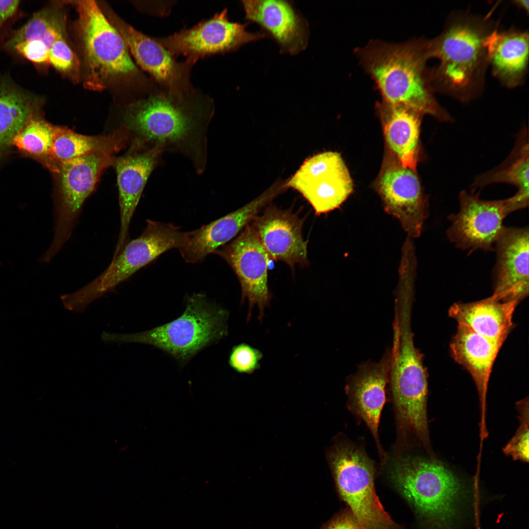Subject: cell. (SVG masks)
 Wrapping results in <instances>:
<instances>
[{
	"instance_id": "36",
	"label": "cell",
	"mask_w": 529,
	"mask_h": 529,
	"mask_svg": "<svg viewBox=\"0 0 529 529\" xmlns=\"http://www.w3.org/2000/svg\"><path fill=\"white\" fill-rule=\"evenodd\" d=\"M325 529H361L351 512L342 513L335 518Z\"/></svg>"
},
{
	"instance_id": "26",
	"label": "cell",
	"mask_w": 529,
	"mask_h": 529,
	"mask_svg": "<svg viewBox=\"0 0 529 529\" xmlns=\"http://www.w3.org/2000/svg\"><path fill=\"white\" fill-rule=\"evenodd\" d=\"M387 144L404 167L416 170L420 157L422 115L409 107L386 103L378 105Z\"/></svg>"
},
{
	"instance_id": "12",
	"label": "cell",
	"mask_w": 529,
	"mask_h": 529,
	"mask_svg": "<svg viewBox=\"0 0 529 529\" xmlns=\"http://www.w3.org/2000/svg\"><path fill=\"white\" fill-rule=\"evenodd\" d=\"M284 187L300 192L318 215L339 207L353 190L352 179L342 157L334 151L320 153L306 159Z\"/></svg>"
},
{
	"instance_id": "15",
	"label": "cell",
	"mask_w": 529,
	"mask_h": 529,
	"mask_svg": "<svg viewBox=\"0 0 529 529\" xmlns=\"http://www.w3.org/2000/svg\"><path fill=\"white\" fill-rule=\"evenodd\" d=\"M382 168L378 190L384 209L398 219L408 237L420 236L428 216V203L416 170L402 166L396 158Z\"/></svg>"
},
{
	"instance_id": "38",
	"label": "cell",
	"mask_w": 529,
	"mask_h": 529,
	"mask_svg": "<svg viewBox=\"0 0 529 529\" xmlns=\"http://www.w3.org/2000/svg\"><path fill=\"white\" fill-rule=\"evenodd\" d=\"M512 2L514 4V5H515L517 8H519L524 10L527 14H528V13H529V0H514V1H512Z\"/></svg>"
},
{
	"instance_id": "11",
	"label": "cell",
	"mask_w": 529,
	"mask_h": 529,
	"mask_svg": "<svg viewBox=\"0 0 529 529\" xmlns=\"http://www.w3.org/2000/svg\"><path fill=\"white\" fill-rule=\"evenodd\" d=\"M248 24L230 21L226 8L192 27L154 39L175 58L182 55L196 63L200 58L235 51L247 43L267 37L261 30H247Z\"/></svg>"
},
{
	"instance_id": "18",
	"label": "cell",
	"mask_w": 529,
	"mask_h": 529,
	"mask_svg": "<svg viewBox=\"0 0 529 529\" xmlns=\"http://www.w3.org/2000/svg\"><path fill=\"white\" fill-rule=\"evenodd\" d=\"M163 152L133 142L128 151L115 158L113 164L117 174L120 226L113 258L128 241L132 217L151 173L159 164Z\"/></svg>"
},
{
	"instance_id": "6",
	"label": "cell",
	"mask_w": 529,
	"mask_h": 529,
	"mask_svg": "<svg viewBox=\"0 0 529 529\" xmlns=\"http://www.w3.org/2000/svg\"><path fill=\"white\" fill-rule=\"evenodd\" d=\"M412 300L407 294L396 297L389 374L397 421L408 426L419 425L427 419V375L413 342Z\"/></svg>"
},
{
	"instance_id": "4",
	"label": "cell",
	"mask_w": 529,
	"mask_h": 529,
	"mask_svg": "<svg viewBox=\"0 0 529 529\" xmlns=\"http://www.w3.org/2000/svg\"><path fill=\"white\" fill-rule=\"evenodd\" d=\"M388 476L424 529H455L467 500L463 484L440 463L406 456L390 462Z\"/></svg>"
},
{
	"instance_id": "8",
	"label": "cell",
	"mask_w": 529,
	"mask_h": 529,
	"mask_svg": "<svg viewBox=\"0 0 529 529\" xmlns=\"http://www.w3.org/2000/svg\"><path fill=\"white\" fill-rule=\"evenodd\" d=\"M336 485L361 529H400L376 494L375 468L364 451L338 444L328 455Z\"/></svg>"
},
{
	"instance_id": "23",
	"label": "cell",
	"mask_w": 529,
	"mask_h": 529,
	"mask_svg": "<svg viewBox=\"0 0 529 529\" xmlns=\"http://www.w3.org/2000/svg\"><path fill=\"white\" fill-rule=\"evenodd\" d=\"M450 346L454 359L470 373L477 388L481 411L480 436L484 437L487 435L485 413L488 382L502 346L467 327L457 325Z\"/></svg>"
},
{
	"instance_id": "1",
	"label": "cell",
	"mask_w": 529,
	"mask_h": 529,
	"mask_svg": "<svg viewBox=\"0 0 529 529\" xmlns=\"http://www.w3.org/2000/svg\"><path fill=\"white\" fill-rule=\"evenodd\" d=\"M214 111L212 98L195 89L176 93L158 86L126 109L124 122L136 135L134 141L163 153H178L201 173L206 165L207 132Z\"/></svg>"
},
{
	"instance_id": "13",
	"label": "cell",
	"mask_w": 529,
	"mask_h": 529,
	"mask_svg": "<svg viewBox=\"0 0 529 529\" xmlns=\"http://www.w3.org/2000/svg\"><path fill=\"white\" fill-rule=\"evenodd\" d=\"M458 212L450 216L451 225L447 230L450 241L463 250H494L505 227L504 218L514 211L511 197L485 200L478 193H459Z\"/></svg>"
},
{
	"instance_id": "35",
	"label": "cell",
	"mask_w": 529,
	"mask_h": 529,
	"mask_svg": "<svg viewBox=\"0 0 529 529\" xmlns=\"http://www.w3.org/2000/svg\"><path fill=\"white\" fill-rule=\"evenodd\" d=\"M12 48L33 63H48L49 48L42 41L32 40L24 41L16 44Z\"/></svg>"
},
{
	"instance_id": "34",
	"label": "cell",
	"mask_w": 529,
	"mask_h": 529,
	"mask_svg": "<svg viewBox=\"0 0 529 529\" xmlns=\"http://www.w3.org/2000/svg\"><path fill=\"white\" fill-rule=\"evenodd\" d=\"M48 63L64 73L78 72V59L63 34L59 36L50 47Z\"/></svg>"
},
{
	"instance_id": "25",
	"label": "cell",
	"mask_w": 529,
	"mask_h": 529,
	"mask_svg": "<svg viewBox=\"0 0 529 529\" xmlns=\"http://www.w3.org/2000/svg\"><path fill=\"white\" fill-rule=\"evenodd\" d=\"M518 304L503 302L492 295L478 301L454 303L448 314L458 325L502 346L513 328V314Z\"/></svg>"
},
{
	"instance_id": "3",
	"label": "cell",
	"mask_w": 529,
	"mask_h": 529,
	"mask_svg": "<svg viewBox=\"0 0 529 529\" xmlns=\"http://www.w3.org/2000/svg\"><path fill=\"white\" fill-rule=\"evenodd\" d=\"M355 52L384 101L409 107L441 121L452 120L434 96L427 66L430 59L429 40L422 38L398 43L372 40Z\"/></svg>"
},
{
	"instance_id": "5",
	"label": "cell",
	"mask_w": 529,
	"mask_h": 529,
	"mask_svg": "<svg viewBox=\"0 0 529 529\" xmlns=\"http://www.w3.org/2000/svg\"><path fill=\"white\" fill-rule=\"evenodd\" d=\"M227 318L226 311L196 293L188 299L182 315L169 322L135 333L103 332L101 337L107 343L151 345L184 363L227 335Z\"/></svg>"
},
{
	"instance_id": "32",
	"label": "cell",
	"mask_w": 529,
	"mask_h": 529,
	"mask_svg": "<svg viewBox=\"0 0 529 529\" xmlns=\"http://www.w3.org/2000/svg\"><path fill=\"white\" fill-rule=\"evenodd\" d=\"M520 425L514 436L503 449L506 455L515 460L529 461V409L528 400L524 399L517 404Z\"/></svg>"
},
{
	"instance_id": "19",
	"label": "cell",
	"mask_w": 529,
	"mask_h": 529,
	"mask_svg": "<svg viewBox=\"0 0 529 529\" xmlns=\"http://www.w3.org/2000/svg\"><path fill=\"white\" fill-rule=\"evenodd\" d=\"M493 295L520 303L529 294V229L505 227L496 243Z\"/></svg>"
},
{
	"instance_id": "17",
	"label": "cell",
	"mask_w": 529,
	"mask_h": 529,
	"mask_svg": "<svg viewBox=\"0 0 529 529\" xmlns=\"http://www.w3.org/2000/svg\"><path fill=\"white\" fill-rule=\"evenodd\" d=\"M241 3L245 19L259 25L278 44L280 52L296 55L306 49L309 24L291 1L242 0Z\"/></svg>"
},
{
	"instance_id": "10",
	"label": "cell",
	"mask_w": 529,
	"mask_h": 529,
	"mask_svg": "<svg viewBox=\"0 0 529 529\" xmlns=\"http://www.w3.org/2000/svg\"><path fill=\"white\" fill-rule=\"evenodd\" d=\"M115 153L97 152L59 164L54 235L49 247L40 258L43 263L50 262L70 238L85 201L103 171L113 164Z\"/></svg>"
},
{
	"instance_id": "28",
	"label": "cell",
	"mask_w": 529,
	"mask_h": 529,
	"mask_svg": "<svg viewBox=\"0 0 529 529\" xmlns=\"http://www.w3.org/2000/svg\"><path fill=\"white\" fill-rule=\"evenodd\" d=\"M529 150L528 131L524 129L507 159L497 168L477 177L474 185L481 187L498 182L512 184L518 189L513 198L520 209L525 208L529 203Z\"/></svg>"
},
{
	"instance_id": "16",
	"label": "cell",
	"mask_w": 529,
	"mask_h": 529,
	"mask_svg": "<svg viewBox=\"0 0 529 529\" xmlns=\"http://www.w3.org/2000/svg\"><path fill=\"white\" fill-rule=\"evenodd\" d=\"M113 21V25L123 38L137 64L152 76L160 88L176 93L195 89L190 74L195 63L187 59L178 61L154 38L119 20Z\"/></svg>"
},
{
	"instance_id": "29",
	"label": "cell",
	"mask_w": 529,
	"mask_h": 529,
	"mask_svg": "<svg viewBox=\"0 0 529 529\" xmlns=\"http://www.w3.org/2000/svg\"><path fill=\"white\" fill-rule=\"evenodd\" d=\"M35 103L31 96L5 83H0V150L12 143L33 117Z\"/></svg>"
},
{
	"instance_id": "14",
	"label": "cell",
	"mask_w": 529,
	"mask_h": 529,
	"mask_svg": "<svg viewBox=\"0 0 529 529\" xmlns=\"http://www.w3.org/2000/svg\"><path fill=\"white\" fill-rule=\"evenodd\" d=\"M214 253L225 260L237 276L241 289V301L247 299L249 303L247 318H250L252 308L257 305L261 321L272 297L267 281L270 258L252 222L235 240Z\"/></svg>"
},
{
	"instance_id": "7",
	"label": "cell",
	"mask_w": 529,
	"mask_h": 529,
	"mask_svg": "<svg viewBox=\"0 0 529 529\" xmlns=\"http://www.w3.org/2000/svg\"><path fill=\"white\" fill-rule=\"evenodd\" d=\"M146 222L141 235L128 241L101 274L78 290L62 296L67 310L84 313L96 300L162 254L173 248L179 249L185 240L187 232L172 224L150 219Z\"/></svg>"
},
{
	"instance_id": "24",
	"label": "cell",
	"mask_w": 529,
	"mask_h": 529,
	"mask_svg": "<svg viewBox=\"0 0 529 529\" xmlns=\"http://www.w3.org/2000/svg\"><path fill=\"white\" fill-rule=\"evenodd\" d=\"M529 38L528 31L498 28L487 41L488 60L493 75L509 88L523 83L528 72Z\"/></svg>"
},
{
	"instance_id": "27",
	"label": "cell",
	"mask_w": 529,
	"mask_h": 529,
	"mask_svg": "<svg viewBox=\"0 0 529 529\" xmlns=\"http://www.w3.org/2000/svg\"><path fill=\"white\" fill-rule=\"evenodd\" d=\"M128 131L125 128L106 135L89 136L55 126L51 159L59 166L62 162L97 152H116L125 145Z\"/></svg>"
},
{
	"instance_id": "21",
	"label": "cell",
	"mask_w": 529,
	"mask_h": 529,
	"mask_svg": "<svg viewBox=\"0 0 529 529\" xmlns=\"http://www.w3.org/2000/svg\"><path fill=\"white\" fill-rule=\"evenodd\" d=\"M252 223L270 259L280 261L292 269L308 263L307 242L302 235V219L290 211L267 207Z\"/></svg>"
},
{
	"instance_id": "33",
	"label": "cell",
	"mask_w": 529,
	"mask_h": 529,
	"mask_svg": "<svg viewBox=\"0 0 529 529\" xmlns=\"http://www.w3.org/2000/svg\"><path fill=\"white\" fill-rule=\"evenodd\" d=\"M263 356L258 349L241 343L232 348L229 356L228 363L235 371L250 374L260 368V362Z\"/></svg>"
},
{
	"instance_id": "37",
	"label": "cell",
	"mask_w": 529,
	"mask_h": 529,
	"mask_svg": "<svg viewBox=\"0 0 529 529\" xmlns=\"http://www.w3.org/2000/svg\"><path fill=\"white\" fill-rule=\"evenodd\" d=\"M19 0H0V30L3 24L15 13Z\"/></svg>"
},
{
	"instance_id": "30",
	"label": "cell",
	"mask_w": 529,
	"mask_h": 529,
	"mask_svg": "<svg viewBox=\"0 0 529 529\" xmlns=\"http://www.w3.org/2000/svg\"><path fill=\"white\" fill-rule=\"evenodd\" d=\"M63 23L58 15L49 9L40 11L17 31L7 43L12 48L16 44L26 41L40 40L49 48L63 33Z\"/></svg>"
},
{
	"instance_id": "31",
	"label": "cell",
	"mask_w": 529,
	"mask_h": 529,
	"mask_svg": "<svg viewBox=\"0 0 529 529\" xmlns=\"http://www.w3.org/2000/svg\"><path fill=\"white\" fill-rule=\"evenodd\" d=\"M54 128L55 126L44 120L33 117L15 137L12 143L28 153L40 157L48 156L51 159Z\"/></svg>"
},
{
	"instance_id": "2",
	"label": "cell",
	"mask_w": 529,
	"mask_h": 529,
	"mask_svg": "<svg viewBox=\"0 0 529 529\" xmlns=\"http://www.w3.org/2000/svg\"><path fill=\"white\" fill-rule=\"evenodd\" d=\"M498 24L489 17L457 11L447 18L442 32L429 40L430 69L435 92L468 102L483 90L488 65L487 41Z\"/></svg>"
},
{
	"instance_id": "9",
	"label": "cell",
	"mask_w": 529,
	"mask_h": 529,
	"mask_svg": "<svg viewBox=\"0 0 529 529\" xmlns=\"http://www.w3.org/2000/svg\"><path fill=\"white\" fill-rule=\"evenodd\" d=\"M76 2L87 70L86 86L100 90L112 78L138 73L125 41L96 2Z\"/></svg>"
},
{
	"instance_id": "22",
	"label": "cell",
	"mask_w": 529,
	"mask_h": 529,
	"mask_svg": "<svg viewBox=\"0 0 529 529\" xmlns=\"http://www.w3.org/2000/svg\"><path fill=\"white\" fill-rule=\"evenodd\" d=\"M391 360L388 350L378 362L361 364L349 377L346 387L349 402L354 411L366 423L383 456L378 437L381 413L386 400L385 387L389 381Z\"/></svg>"
},
{
	"instance_id": "20",
	"label": "cell",
	"mask_w": 529,
	"mask_h": 529,
	"mask_svg": "<svg viewBox=\"0 0 529 529\" xmlns=\"http://www.w3.org/2000/svg\"><path fill=\"white\" fill-rule=\"evenodd\" d=\"M279 192L278 188L269 189L237 210L187 232L185 240L178 249L183 259L188 263L200 262L226 244L258 216Z\"/></svg>"
}]
</instances>
